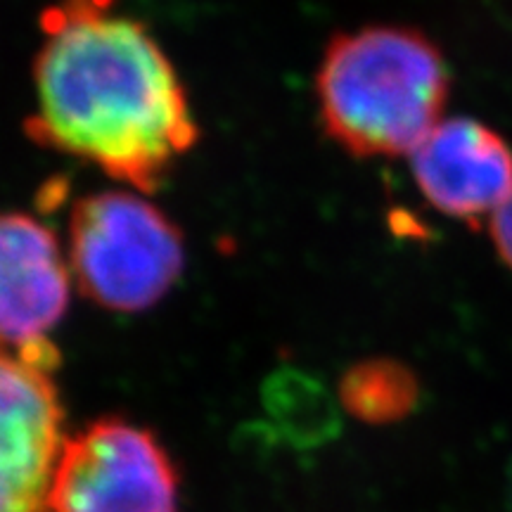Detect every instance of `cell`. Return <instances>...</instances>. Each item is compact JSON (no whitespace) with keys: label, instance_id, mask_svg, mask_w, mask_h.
Returning <instances> with one entry per match:
<instances>
[{"label":"cell","instance_id":"6da1fadb","mask_svg":"<svg viewBox=\"0 0 512 512\" xmlns=\"http://www.w3.org/2000/svg\"><path fill=\"white\" fill-rule=\"evenodd\" d=\"M34 62L38 145L157 190L200 140L181 76L157 38L114 0H57L41 17Z\"/></svg>","mask_w":512,"mask_h":512},{"label":"cell","instance_id":"7a4b0ae2","mask_svg":"<svg viewBox=\"0 0 512 512\" xmlns=\"http://www.w3.org/2000/svg\"><path fill=\"white\" fill-rule=\"evenodd\" d=\"M448 67L430 36L373 24L337 34L316 74L325 136L356 159L411 155L444 117Z\"/></svg>","mask_w":512,"mask_h":512},{"label":"cell","instance_id":"3957f363","mask_svg":"<svg viewBox=\"0 0 512 512\" xmlns=\"http://www.w3.org/2000/svg\"><path fill=\"white\" fill-rule=\"evenodd\" d=\"M67 261L81 294L117 313L162 302L181 278V228L157 204L128 190L81 197L69 214Z\"/></svg>","mask_w":512,"mask_h":512},{"label":"cell","instance_id":"277c9868","mask_svg":"<svg viewBox=\"0 0 512 512\" xmlns=\"http://www.w3.org/2000/svg\"><path fill=\"white\" fill-rule=\"evenodd\" d=\"M181 472L150 427L105 415L67 437L48 512H178Z\"/></svg>","mask_w":512,"mask_h":512},{"label":"cell","instance_id":"5b68a950","mask_svg":"<svg viewBox=\"0 0 512 512\" xmlns=\"http://www.w3.org/2000/svg\"><path fill=\"white\" fill-rule=\"evenodd\" d=\"M53 342L0 347V512H48L67 441Z\"/></svg>","mask_w":512,"mask_h":512},{"label":"cell","instance_id":"8992f818","mask_svg":"<svg viewBox=\"0 0 512 512\" xmlns=\"http://www.w3.org/2000/svg\"><path fill=\"white\" fill-rule=\"evenodd\" d=\"M408 157L422 197L451 219L494 216L512 192L510 145L477 119H441Z\"/></svg>","mask_w":512,"mask_h":512},{"label":"cell","instance_id":"52a82bcc","mask_svg":"<svg viewBox=\"0 0 512 512\" xmlns=\"http://www.w3.org/2000/svg\"><path fill=\"white\" fill-rule=\"evenodd\" d=\"M69 290L72 271L53 230L29 214H0V347L50 342Z\"/></svg>","mask_w":512,"mask_h":512},{"label":"cell","instance_id":"ba28073f","mask_svg":"<svg viewBox=\"0 0 512 512\" xmlns=\"http://www.w3.org/2000/svg\"><path fill=\"white\" fill-rule=\"evenodd\" d=\"M420 399V382L396 358H363L339 377V401L366 425H392L408 418Z\"/></svg>","mask_w":512,"mask_h":512},{"label":"cell","instance_id":"9c48e42d","mask_svg":"<svg viewBox=\"0 0 512 512\" xmlns=\"http://www.w3.org/2000/svg\"><path fill=\"white\" fill-rule=\"evenodd\" d=\"M491 240L503 264L512 268V192L494 216H491Z\"/></svg>","mask_w":512,"mask_h":512}]
</instances>
